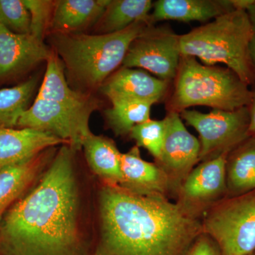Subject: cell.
Returning <instances> with one entry per match:
<instances>
[{"mask_svg": "<svg viewBox=\"0 0 255 255\" xmlns=\"http://www.w3.org/2000/svg\"><path fill=\"white\" fill-rule=\"evenodd\" d=\"M168 83L144 70L123 67L107 78L100 88L112 102L139 101L155 105L163 98Z\"/></svg>", "mask_w": 255, "mask_h": 255, "instance_id": "obj_13", "label": "cell"}, {"mask_svg": "<svg viewBox=\"0 0 255 255\" xmlns=\"http://www.w3.org/2000/svg\"><path fill=\"white\" fill-rule=\"evenodd\" d=\"M153 7L150 0H111L97 23V34L122 31L133 23L151 19L149 12Z\"/></svg>", "mask_w": 255, "mask_h": 255, "instance_id": "obj_22", "label": "cell"}, {"mask_svg": "<svg viewBox=\"0 0 255 255\" xmlns=\"http://www.w3.org/2000/svg\"><path fill=\"white\" fill-rule=\"evenodd\" d=\"M250 58H251L252 68L255 75V33L252 38L251 46H250Z\"/></svg>", "mask_w": 255, "mask_h": 255, "instance_id": "obj_31", "label": "cell"}, {"mask_svg": "<svg viewBox=\"0 0 255 255\" xmlns=\"http://www.w3.org/2000/svg\"><path fill=\"white\" fill-rule=\"evenodd\" d=\"M254 33L246 10L235 9L179 36L181 54L210 66L224 64L249 85L255 80L250 58Z\"/></svg>", "mask_w": 255, "mask_h": 255, "instance_id": "obj_4", "label": "cell"}, {"mask_svg": "<svg viewBox=\"0 0 255 255\" xmlns=\"http://www.w3.org/2000/svg\"><path fill=\"white\" fill-rule=\"evenodd\" d=\"M111 0H60L55 1L50 26L51 33H80L97 23Z\"/></svg>", "mask_w": 255, "mask_h": 255, "instance_id": "obj_19", "label": "cell"}, {"mask_svg": "<svg viewBox=\"0 0 255 255\" xmlns=\"http://www.w3.org/2000/svg\"><path fill=\"white\" fill-rule=\"evenodd\" d=\"M246 11L253 26V31L255 33V0H251V2L247 7Z\"/></svg>", "mask_w": 255, "mask_h": 255, "instance_id": "obj_30", "label": "cell"}, {"mask_svg": "<svg viewBox=\"0 0 255 255\" xmlns=\"http://www.w3.org/2000/svg\"><path fill=\"white\" fill-rule=\"evenodd\" d=\"M181 57L179 35L169 28L151 25L132 42L122 65L143 69L169 82L176 78Z\"/></svg>", "mask_w": 255, "mask_h": 255, "instance_id": "obj_8", "label": "cell"}, {"mask_svg": "<svg viewBox=\"0 0 255 255\" xmlns=\"http://www.w3.org/2000/svg\"><path fill=\"white\" fill-rule=\"evenodd\" d=\"M89 121V117L36 97L33 105L21 115L17 127L49 132L77 151L81 150L84 140L92 132Z\"/></svg>", "mask_w": 255, "mask_h": 255, "instance_id": "obj_11", "label": "cell"}, {"mask_svg": "<svg viewBox=\"0 0 255 255\" xmlns=\"http://www.w3.org/2000/svg\"><path fill=\"white\" fill-rule=\"evenodd\" d=\"M250 136L255 139V88L252 91V100L249 107Z\"/></svg>", "mask_w": 255, "mask_h": 255, "instance_id": "obj_29", "label": "cell"}, {"mask_svg": "<svg viewBox=\"0 0 255 255\" xmlns=\"http://www.w3.org/2000/svg\"><path fill=\"white\" fill-rule=\"evenodd\" d=\"M247 255H255V251H253V253H250V254Z\"/></svg>", "mask_w": 255, "mask_h": 255, "instance_id": "obj_32", "label": "cell"}, {"mask_svg": "<svg viewBox=\"0 0 255 255\" xmlns=\"http://www.w3.org/2000/svg\"><path fill=\"white\" fill-rule=\"evenodd\" d=\"M58 145L68 144L49 132L36 129L0 127V170Z\"/></svg>", "mask_w": 255, "mask_h": 255, "instance_id": "obj_15", "label": "cell"}, {"mask_svg": "<svg viewBox=\"0 0 255 255\" xmlns=\"http://www.w3.org/2000/svg\"><path fill=\"white\" fill-rule=\"evenodd\" d=\"M31 16L30 33L37 39L43 41L45 34L50 28L55 1L48 0H23Z\"/></svg>", "mask_w": 255, "mask_h": 255, "instance_id": "obj_27", "label": "cell"}, {"mask_svg": "<svg viewBox=\"0 0 255 255\" xmlns=\"http://www.w3.org/2000/svg\"><path fill=\"white\" fill-rule=\"evenodd\" d=\"M166 132L165 120H150L132 128L129 135L135 140L136 145L142 147L158 160Z\"/></svg>", "mask_w": 255, "mask_h": 255, "instance_id": "obj_25", "label": "cell"}, {"mask_svg": "<svg viewBox=\"0 0 255 255\" xmlns=\"http://www.w3.org/2000/svg\"><path fill=\"white\" fill-rule=\"evenodd\" d=\"M105 112L107 124L117 135L130 133L132 128L150 120L153 104L139 101H118Z\"/></svg>", "mask_w": 255, "mask_h": 255, "instance_id": "obj_24", "label": "cell"}, {"mask_svg": "<svg viewBox=\"0 0 255 255\" xmlns=\"http://www.w3.org/2000/svg\"><path fill=\"white\" fill-rule=\"evenodd\" d=\"M203 234L209 236L223 255H247L255 251V190L226 196L201 220Z\"/></svg>", "mask_w": 255, "mask_h": 255, "instance_id": "obj_6", "label": "cell"}, {"mask_svg": "<svg viewBox=\"0 0 255 255\" xmlns=\"http://www.w3.org/2000/svg\"><path fill=\"white\" fill-rule=\"evenodd\" d=\"M36 86L37 79L31 78L16 86L0 90V127H17Z\"/></svg>", "mask_w": 255, "mask_h": 255, "instance_id": "obj_23", "label": "cell"}, {"mask_svg": "<svg viewBox=\"0 0 255 255\" xmlns=\"http://www.w3.org/2000/svg\"><path fill=\"white\" fill-rule=\"evenodd\" d=\"M99 219L92 255H187L202 234L201 221L167 198L135 195L119 186H102Z\"/></svg>", "mask_w": 255, "mask_h": 255, "instance_id": "obj_2", "label": "cell"}, {"mask_svg": "<svg viewBox=\"0 0 255 255\" xmlns=\"http://www.w3.org/2000/svg\"><path fill=\"white\" fill-rule=\"evenodd\" d=\"M0 26L14 33H30L31 16L23 0H0Z\"/></svg>", "mask_w": 255, "mask_h": 255, "instance_id": "obj_26", "label": "cell"}, {"mask_svg": "<svg viewBox=\"0 0 255 255\" xmlns=\"http://www.w3.org/2000/svg\"><path fill=\"white\" fill-rule=\"evenodd\" d=\"M53 155L51 147L28 160L0 170V220L50 163Z\"/></svg>", "mask_w": 255, "mask_h": 255, "instance_id": "obj_17", "label": "cell"}, {"mask_svg": "<svg viewBox=\"0 0 255 255\" xmlns=\"http://www.w3.org/2000/svg\"><path fill=\"white\" fill-rule=\"evenodd\" d=\"M228 196L255 190V139L250 137L228 154L226 163Z\"/></svg>", "mask_w": 255, "mask_h": 255, "instance_id": "obj_21", "label": "cell"}, {"mask_svg": "<svg viewBox=\"0 0 255 255\" xmlns=\"http://www.w3.org/2000/svg\"><path fill=\"white\" fill-rule=\"evenodd\" d=\"M51 50L31 33H16L0 26V81L21 75L48 60Z\"/></svg>", "mask_w": 255, "mask_h": 255, "instance_id": "obj_12", "label": "cell"}, {"mask_svg": "<svg viewBox=\"0 0 255 255\" xmlns=\"http://www.w3.org/2000/svg\"><path fill=\"white\" fill-rule=\"evenodd\" d=\"M228 155L201 162L191 171L174 200L183 214L201 221L212 206L228 196L226 176Z\"/></svg>", "mask_w": 255, "mask_h": 255, "instance_id": "obj_9", "label": "cell"}, {"mask_svg": "<svg viewBox=\"0 0 255 255\" xmlns=\"http://www.w3.org/2000/svg\"><path fill=\"white\" fill-rule=\"evenodd\" d=\"M179 114L199 132V162L228 155L251 137L248 107L234 111L214 110L208 114L187 110Z\"/></svg>", "mask_w": 255, "mask_h": 255, "instance_id": "obj_7", "label": "cell"}, {"mask_svg": "<svg viewBox=\"0 0 255 255\" xmlns=\"http://www.w3.org/2000/svg\"><path fill=\"white\" fill-rule=\"evenodd\" d=\"M152 20L133 23L123 31L110 34L51 33L54 51L63 62L69 85L85 95L100 87L123 63L128 50Z\"/></svg>", "mask_w": 255, "mask_h": 255, "instance_id": "obj_3", "label": "cell"}, {"mask_svg": "<svg viewBox=\"0 0 255 255\" xmlns=\"http://www.w3.org/2000/svg\"><path fill=\"white\" fill-rule=\"evenodd\" d=\"M46 62V73L37 97L57 102L76 113L90 117L98 105L97 102L90 95L80 93L70 87L63 62L54 50H51Z\"/></svg>", "mask_w": 255, "mask_h": 255, "instance_id": "obj_16", "label": "cell"}, {"mask_svg": "<svg viewBox=\"0 0 255 255\" xmlns=\"http://www.w3.org/2000/svg\"><path fill=\"white\" fill-rule=\"evenodd\" d=\"M187 255H223L219 246L209 236L201 234Z\"/></svg>", "mask_w": 255, "mask_h": 255, "instance_id": "obj_28", "label": "cell"}, {"mask_svg": "<svg viewBox=\"0 0 255 255\" xmlns=\"http://www.w3.org/2000/svg\"><path fill=\"white\" fill-rule=\"evenodd\" d=\"M169 112L181 113L194 106L234 111L249 107L252 91L228 68L201 64L194 57H181Z\"/></svg>", "mask_w": 255, "mask_h": 255, "instance_id": "obj_5", "label": "cell"}, {"mask_svg": "<svg viewBox=\"0 0 255 255\" xmlns=\"http://www.w3.org/2000/svg\"><path fill=\"white\" fill-rule=\"evenodd\" d=\"M164 120L165 136L160 156L155 163L168 179L169 199L175 200L183 183L199 162L201 145L186 128L180 114L169 112Z\"/></svg>", "mask_w": 255, "mask_h": 255, "instance_id": "obj_10", "label": "cell"}, {"mask_svg": "<svg viewBox=\"0 0 255 255\" xmlns=\"http://www.w3.org/2000/svg\"><path fill=\"white\" fill-rule=\"evenodd\" d=\"M75 151L62 145L39 183L0 220V255H92L80 227Z\"/></svg>", "mask_w": 255, "mask_h": 255, "instance_id": "obj_1", "label": "cell"}, {"mask_svg": "<svg viewBox=\"0 0 255 255\" xmlns=\"http://www.w3.org/2000/svg\"><path fill=\"white\" fill-rule=\"evenodd\" d=\"M122 180L119 187L135 195L169 198L168 179L155 162L142 158L138 146L135 145L121 159Z\"/></svg>", "mask_w": 255, "mask_h": 255, "instance_id": "obj_14", "label": "cell"}, {"mask_svg": "<svg viewBox=\"0 0 255 255\" xmlns=\"http://www.w3.org/2000/svg\"><path fill=\"white\" fill-rule=\"evenodd\" d=\"M82 148L90 169L100 178L103 184L120 185L122 153L112 139L91 132L84 140Z\"/></svg>", "mask_w": 255, "mask_h": 255, "instance_id": "obj_20", "label": "cell"}, {"mask_svg": "<svg viewBox=\"0 0 255 255\" xmlns=\"http://www.w3.org/2000/svg\"><path fill=\"white\" fill-rule=\"evenodd\" d=\"M152 22L209 21L236 9L233 0H158L153 4Z\"/></svg>", "mask_w": 255, "mask_h": 255, "instance_id": "obj_18", "label": "cell"}]
</instances>
